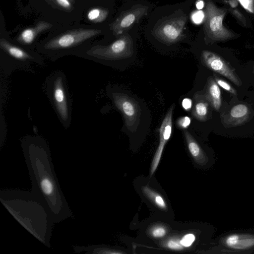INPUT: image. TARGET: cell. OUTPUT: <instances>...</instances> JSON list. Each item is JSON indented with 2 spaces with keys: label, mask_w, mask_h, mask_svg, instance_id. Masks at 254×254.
Here are the masks:
<instances>
[{
  "label": "cell",
  "mask_w": 254,
  "mask_h": 254,
  "mask_svg": "<svg viewBox=\"0 0 254 254\" xmlns=\"http://www.w3.org/2000/svg\"><path fill=\"white\" fill-rule=\"evenodd\" d=\"M166 234V229L163 226H157L151 231V235L154 238H161Z\"/></svg>",
  "instance_id": "cell-25"
},
{
  "label": "cell",
  "mask_w": 254,
  "mask_h": 254,
  "mask_svg": "<svg viewBox=\"0 0 254 254\" xmlns=\"http://www.w3.org/2000/svg\"><path fill=\"white\" fill-rule=\"evenodd\" d=\"M112 98L115 106L121 112L127 129L131 132H135L140 124L141 108L138 102L128 95L114 92Z\"/></svg>",
  "instance_id": "cell-9"
},
{
  "label": "cell",
  "mask_w": 254,
  "mask_h": 254,
  "mask_svg": "<svg viewBox=\"0 0 254 254\" xmlns=\"http://www.w3.org/2000/svg\"><path fill=\"white\" fill-rule=\"evenodd\" d=\"M175 107V105L173 104L169 108L159 128V143L151 165V175L155 171L160 160L165 145L171 136L173 115Z\"/></svg>",
  "instance_id": "cell-13"
},
{
  "label": "cell",
  "mask_w": 254,
  "mask_h": 254,
  "mask_svg": "<svg viewBox=\"0 0 254 254\" xmlns=\"http://www.w3.org/2000/svg\"><path fill=\"white\" fill-rule=\"evenodd\" d=\"M133 54V40L127 33H124L108 45H95L86 49L84 57L99 62H109L131 57Z\"/></svg>",
  "instance_id": "cell-5"
},
{
  "label": "cell",
  "mask_w": 254,
  "mask_h": 254,
  "mask_svg": "<svg viewBox=\"0 0 254 254\" xmlns=\"http://www.w3.org/2000/svg\"><path fill=\"white\" fill-rule=\"evenodd\" d=\"M70 0V1H73V0Z\"/></svg>",
  "instance_id": "cell-31"
},
{
  "label": "cell",
  "mask_w": 254,
  "mask_h": 254,
  "mask_svg": "<svg viewBox=\"0 0 254 254\" xmlns=\"http://www.w3.org/2000/svg\"><path fill=\"white\" fill-rule=\"evenodd\" d=\"M213 250L219 254H250L254 252V230L227 232L217 240Z\"/></svg>",
  "instance_id": "cell-8"
},
{
  "label": "cell",
  "mask_w": 254,
  "mask_h": 254,
  "mask_svg": "<svg viewBox=\"0 0 254 254\" xmlns=\"http://www.w3.org/2000/svg\"><path fill=\"white\" fill-rule=\"evenodd\" d=\"M182 105L184 110L189 111L192 108V100L188 98H186L183 100Z\"/></svg>",
  "instance_id": "cell-28"
},
{
  "label": "cell",
  "mask_w": 254,
  "mask_h": 254,
  "mask_svg": "<svg viewBox=\"0 0 254 254\" xmlns=\"http://www.w3.org/2000/svg\"><path fill=\"white\" fill-rule=\"evenodd\" d=\"M226 13V9L217 7L211 0H207L203 24L206 43L225 41L234 37V33L223 24Z\"/></svg>",
  "instance_id": "cell-6"
},
{
  "label": "cell",
  "mask_w": 254,
  "mask_h": 254,
  "mask_svg": "<svg viewBox=\"0 0 254 254\" xmlns=\"http://www.w3.org/2000/svg\"><path fill=\"white\" fill-rule=\"evenodd\" d=\"M53 26L49 22L41 20L34 27L23 30L16 38V41L23 45H30L41 32L50 29Z\"/></svg>",
  "instance_id": "cell-16"
},
{
  "label": "cell",
  "mask_w": 254,
  "mask_h": 254,
  "mask_svg": "<svg viewBox=\"0 0 254 254\" xmlns=\"http://www.w3.org/2000/svg\"><path fill=\"white\" fill-rule=\"evenodd\" d=\"M57 6L65 9H71L72 5L69 0H52Z\"/></svg>",
  "instance_id": "cell-26"
},
{
  "label": "cell",
  "mask_w": 254,
  "mask_h": 254,
  "mask_svg": "<svg viewBox=\"0 0 254 254\" xmlns=\"http://www.w3.org/2000/svg\"><path fill=\"white\" fill-rule=\"evenodd\" d=\"M142 191L145 194V195L156 206L163 210L167 209V204L161 195L147 186L142 188Z\"/></svg>",
  "instance_id": "cell-19"
},
{
  "label": "cell",
  "mask_w": 254,
  "mask_h": 254,
  "mask_svg": "<svg viewBox=\"0 0 254 254\" xmlns=\"http://www.w3.org/2000/svg\"><path fill=\"white\" fill-rule=\"evenodd\" d=\"M0 200L15 219L43 245L51 247V238L56 224L42 198L32 189L0 190Z\"/></svg>",
  "instance_id": "cell-2"
},
{
  "label": "cell",
  "mask_w": 254,
  "mask_h": 254,
  "mask_svg": "<svg viewBox=\"0 0 254 254\" xmlns=\"http://www.w3.org/2000/svg\"><path fill=\"white\" fill-rule=\"evenodd\" d=\"M214 79L215 80L216 82L219 85V87H221L226 91L230 93L231 94L234 95H237V93L235 88H234L231 84H230L228 82L224 80L223 79L218 77L215 74H213Z\"/></svg>",
  "instance_id": "cell-21"
},
{
  "label": "cell",
  "mask_w": 254,
  "mask_h": 254,
  "mask_svg": "<svg viewBox=\"0 0 254 254\" xmlns=\"http://www.w3.org/2000/svg\"><path fill=\"white\" fill-rule=\"evenodd\" d=\"M108 13V10L105 8L95 7L88 11L87 17L89 20L93 22L99 23L106 19Z\"/></svg>",
  "instance_id": "cell-20"
},
{
  "label": "cell",
  "mask_w": 254,
  "mask_h": 254,
  "mask_svg": "<svg viewBox=\"0 0 254 254\" xmlns=\"http://www.w3.org/2000/svg\"><path fill=\"white\" fill-rule=\"evenodd\" d=\"M0 48L13 62H16V67L27 66L32 62L40 65L44 64L40 57L11 43L5 38L0 39Z\"/></svg>",
  "instance_id": "cell-12"
},
{
  "label": "cell",
  "mask_w": 254,
  "mask_h": 254,
  "mask_svg": "<svg viewBox=\"0 0 254 254\" xmlns=\"http://www.w3.org/2000/svg\"><path fill=\"white\" fill-rule=\"evenodd\" d=\"M184 133L189 152L195 161L202 167L213 164V158L206 154L190 132L185 130Z\"/></svg>",
  "instance_id": "cell-15"
},
{
  "label": "cell",
  "mask_w": 254,
  "mask_h": 254,
  "mask_svg": "<svg viewBox=\"0 0 254 254\" xmlns=\"http://www.w3.org/2000/svg\"><path fill=\"white\" fill-rule=\"evenodd\" d=\"M200 59L202 64L210 70L226 77L238 86L242 84L235 69L217 54L210 51L203 50L201 53Z\"/></svg>",
  "instance_id": "cell-10"
},
{
  "label": "cell",
  "mask_w": 254,
  "mask_h": 254,
  "mask_svg": "<svg viewBox=\"0 0 254 254\" xmlns=\"http://www.w3.org/2000/svg\"><path fill=\"white\" fill-rule=\"evenodd\" d=\"M204 14L201 11H197L193 13L191 16L192 21L195 23H200L204 19Z\"/></svg>",
  "instance_id": "cell-27"
},
{
  "label": "cell",
  "mask_w": 254,
  "mask_h": 254,
  "mask_svg": "<svg viewBox=\"0 0 254 254\" xmlns=\"http://www.w3.org/2000/svg\"><path fill=\"white\" fill-rule=\"evenodd\" d=\"M205 98L211 106L218 111L222 105V94L220 88L212 76L208 78Z\"/></svg>",
  "instance_id": "cell-17"
},
{
  "label": "cell",
  "mask_w": 254,
  "mask_h": 254,
  "mask_svg": "<svg viewBox=\"0 0 254 254\" xmlns=\"http://www.w3.org/2000/svg\"><path fill=\"white\" fill-rule=\"evenodd\" d=\"M49 98L63 125L66 128L71 123V102L64 73L58 71L47 82Z\"/></svg>",
  "instance_id": "cell-4"
},
{
  "label": "cell",
  "mask_w": 254,
  "mask_h": 254,
  "mask_svg": "<svg viewBox=\"0 0 254 254\" xmlns=\"http://www.w3.org/2000/svg\"><path fill=\"white\" fill-rule=\"evenodd\" d=\"M188 15L181 9L160 19L154 26L152 34L162 43L170 45L185 38Z\"/></svg>",
  "instance_id": "cell-7"
},
{
  "label": "cell",
  "mask_w": 254,
  "mask_h": 254,
  "mask_svg": "<svg viewBox=\"0 0 254 254\" xmlns=\"http://www.w3.org/2000/svg\"><path fill=\"white\" fill-rule=\"evenodd\" d=\"M196 7L198 9H201L204 7V2L202 0H198L196 2Z\"/></svg>",
  "instance_id": "cell-29"
},
{
  "label": "cell",
  "mask_w": 254,
  "mask_h": 254,
  "mask_svg": "<svg viewBox=\"0 0 254 254\" xmlns=\"http://www.w3.org/2000/svg\"><path fill=\"white\" fill-rule=\"evenodd\" d=\"M101 31V30L92 28L69 30L50 39L43 45L41 48L51 60L54 61L68 51L75 48L97 35Z\"/></svg>",
  "instance_id": "cell-3"
},
{
  "label": "cell",
  "mask_w": 254,
  "mask_h": 254,
  "mask_svg": "<svg viewBox=\"0 0 254 254\" xmlns=\"http://www.w3.org/2000/svg\"><path fill=\"white\" fill-rule=\"evenodd\" d=\"M191 122L190 118L184 116L179 118L177 121V125L181 129H187L190 126Z\"/></svg>",
  "instance_id": "cell-24"
},
{
  "label": "cell",
  "mask_w": 254,
  "mask_h": 254,
  "mask_svg": "<svg viewBox=\"0 0 254 254\" xmlns=\"http://www.w3.org/2000/svg\"><path fill=\"white\" fill-rule=\"evenodd\" d=\"M149 7L136 4L123 11L116 19L110 24V29L117 36L130 30L135 24L147 14Z\"/></svg>",
  "instance_id": "cell-11"
},
{
  "label": "cell",
  "mask_w": 254,
  "mask_h": 254,
  "mask_svg": "<svg viewBox=\"0 0 254 254\" xmlns=\"http://www.w3.org/2000/svg\"><path fill=\"white\" fill-rule=\"evenodd\" d=\"M195 239V236L193 234L189 233L184 235L180 242L184 247H189L192 245Z\"/></svg>",
  "instance_id": "cell-23"
},
{
  "label": "cell",
  "mask_w": 254,
  "mask_h": 254,
  "mask_svg": "<svg viewBox=\"0 0 254 254\" xmlns=\"http://www.w3.org/2000/svg\"><path fill=\"white\" fill-rule=\"evenodd\" d=\"M180 240L177 238H171L165 242V247L173 250H181L184 247L181 243Z\"/></svg>",
  "instance_id": "cell-22"
},
{
  "label": "cell",
  "mask_w": 254,
  "mask_h": 254,
  "mask_svg": "<svg viewBox=\"0 0 254 254\" xmlns=\"http://www.w3.org/2000/svg\"><path fill=\"white\" fill-rule=\"evenodd\" d=\"M253 111L246 104L233 106L227 114L221 115V121L226 127L241 126L248 122L253 116Z\"/></svg>",
  "instance_id": "cell-14"
},
{
  "label": "cell",
  "mask_w": 254,
  "mask_h": 254,
  "mask_svg": "<svg viewBox=\"0 0 254 254\" xmlns=\"http://www.w3.org/2000/svg\"><path fill=\"white\" fill-rule=\"evenodd\" d=\"M194 101L192 116L200 122L206 121L208 118L210 104L205 95L196 93L194 95Z\"/></svg>",
  "instance_id": "cell-18"
},
{
  "label": "cell",
  "mask_w": 254,
  "mask_h": 254,
  "mask_svg": "<svg viewBox=\"0 0 254 254\" xmlns=\"http://www.w3.org/2000/svg\"><path fill=\"white\" fill-rule=\"evenodd\" d=\"M21 145L32 189L45 201L55 223L73 218L55 173L47 144L40 138H30L23 140Z\"/></svg>",
  "instance_id": "cell-1"
},
{
  "label": "cell",
  "mask_w": 254,
  "mask_h": 254,
  "mask_svg": "<svg viewBox=\"0 0 254 254\" xmlns=\"http://www.w3.org/2000/svg\"><path fill=\"white\" fill-rule=\"evenodd\" d=\"M253 72H254V66Z\"/></svg>",
  "instance_id": "cell-30"
}]
</instances>
